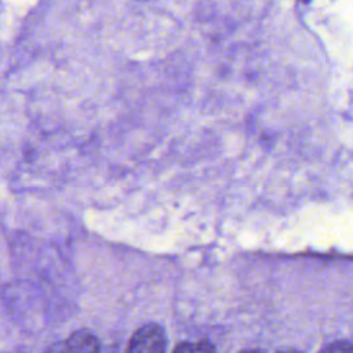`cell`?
<instances>
[{
	"label": "cell",
	"mask_w": 353,
	"mask_h": 353,
	"mask_svg": "<svg viewBox=\"0 0 353 353\" xmlns=\"http://www.w3.org/2000/svg\"><path fill=\"white\" fill-rule=\"evenodd\" d=\"M239 353H262V352L255 350V349H244V350H241V352H239Z\"/></svg>",
	"instance_id": "cell-5"
},
{
	"label": "cell",
	"mask_w": 353,
	"mask_h": 353,
	"mask_svg": "<svg viewBox=\"0 0 353 353\" xmlns=\"http://www.w3.org/2000/svg\"><path fill=\"white\" fill-rule=\"evenodd\" d=\"M279 353H301V352H298V350H292V349H290V350H281V352H279Z\"/></svg>",
	"instance_id": "cell-6"
},
{
	"label": "cell",
	"mask_w": 353,
	"mask_h": 353,
	"mask_svg": "<svg viewBox=\"0 0 353 353\" xmlns=\"http://www.w3.org/2000/svg\"><path fill=\"white\" fill-rule=\"evenodd\" d=\"M61 353H99V343L92 332L79 330L65 341Z\"/></svg>",
	"instance_id": "cell-2"
},
{
	"label": "cell",
	"mask_w": 353,
	"mask_h": 353,
	"mask_svg": "<svg viewBox=\"0 0 353 353\" xmlns=\"http://www.w3.org/2000/svg\"><path fill=\"white\" fill-rule=\"evenodd\" d=\"M165 343L167 339L163 327L149 323L134 332L127 353H165Z\"/></svg>",
	"instance_id": "cell-1"
},
{
	"label": "cell",
	"mask_w": 353,
	"mask_h": 353,
	"mask_svg": "<svg viewBox=\"0 0 353 353\" xmlns=\"http://www.w3.org/2000/svg\"><path fill=\"white\" fill-rule=\"evenodd\" d=\"M172 353H215V349L207 341L181 342L174 347Z\"/></svg>",
	"instance_id": "cell-3"
},
{
	"label": "cell",
	"mask_w": 353,
	"mask_h": 353,
	"mask_svg": "<svg viewBox=\"0 0 353 353\" xmlns=\"http://www.w3.org/2000/svg\"><path fill=\"white\" fill-rule=\"evenodd\" d=\"M319 353H353V345L346 341H336L323 347Z\"/></svg>",
	"instance_id": "cell-4"
}]
</instances>
